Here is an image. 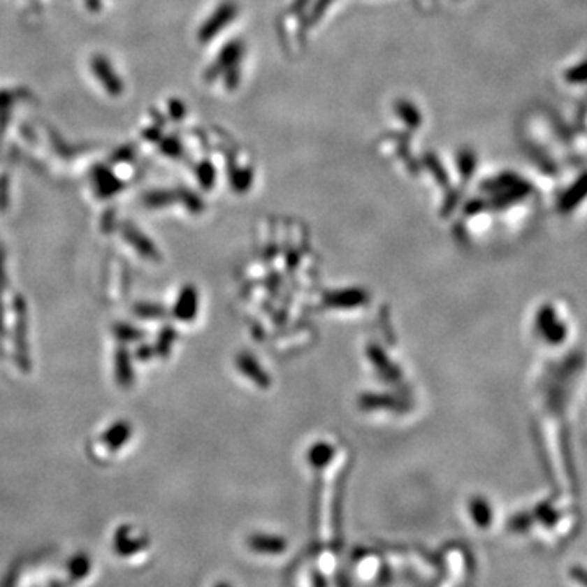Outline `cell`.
Returning <instances> with one entry per match:
<instances>
[{
	"instance_id": "6da1fadb",
	"label": "cell",
	"mask_w": 587,
	"mask_h": 587,
	"mask_svg": "<svg viewBox=\"0 0 587 587\" xmlns=\"http://www.w3.org/2000/svg\"><path fill=\"white\" fill-rule=\"evenodd\" d=\"M538 330L550 345H560L566 338V325L556 318V312L551 305H545L538 313Z\"/></svg>"
},
{
	"instance_id": "7a4b0ae2",
	"label": "cell",
	"mask_w": 587,
	"mask_h": 587,
	"mask_svg": "<svg viewBox=\"0 0 587 587\" xmlns=\"http://www.w3.org/2000/svg\"><path fill=\"white\" fill-rule=\"evenodd\" d=\"M571 576L574 577V579L579 582V584L587 587V571L586 570H581V567H574V570H571Z\"/></svg>"
}]
</instances>
